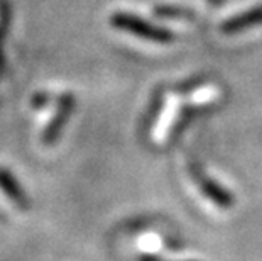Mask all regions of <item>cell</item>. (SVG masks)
<instances>
[{
	"instance_id": "obj_1",
	"label": "cell",
	"mask_w": 262,
	"mask_h": 261,
	"mask_svg": "<svg viewBox=\"0 0 262 261\" xmlns=\"http://www.w3.org/2000/svg\"><path fill=\"white\" fill-rule=\"evenodd\" d=\"M110 24H112L115 29L127 31L134 36L142 37V39H149V41H156V43H171L174 39V36H172L168 29L156 27L150 24V22H146V21L139 19L137 15L127 14V12L112 14Z\"/></svg>"
},
{
	"instance_id": "obj_2",
	"label": "cell",
	"mask_w": 262,
	"mask_h": 261,
	"mask_svg": "<svg viewBox=\"0 0 262 261\" xmlns=\"http://www.w3.org/2000/svg\"><path fill=\"white\" fill-rule=\"evenodd\" d=\"M73 109H75V95L71 92H64L63 95L58 98L56 112H54V115L51 117V121L48 122L46 129L42 132V144L51 146V144L58 141L61 131L64 129Z\"/></svg>"
},
{
	"instance_id": "obj_3",
	"label": "cell",
	"mask_w": 262,
	"mask_h": 261,
	"mask_svg": "<svg viewBox=\"0 0 262 261\" xmlns=\"http://www.w3.org/2000/svg\"><path fill=\"white\" fill-rule=\"evenodd\" d=\"M189 175H191V178L194 180V183L198 185V188H202V192L205 193L206 197L210 198V200H213L219 207H230L233 204L230 193L225 192L224 188L220 185H216L213 180H210L208 176H205L202 171L198 168H189Z\"/></svg>"
},
{
	"instance_id": "obj_4",
	"label": "cell",
	"mask_w": 262,
	"mask_h": 261,
	"mask_svg": "<svg viewBox=\"0 0 262 261\" xmlns=\"http://www.w3.org/2000/svg\"><path fill=\"white\" fill-rule=\"evenodd\" d=\"M0 190L19 210L29 209V198H27L26 192L22 190V187L19 185L17 178L12 175V171H9L4 166H0Z\"/></svg>"
},
{
	"instance_id": "obj_5",
	"label": "cell",
	"mask_w": 262,
	"mask_h": 261,
	"mask_svg": "<svg viewBox=\"0 0 262 261\" xmlns=\"http://www.w3.org/2000/svg\"><path fill=\"white\" fill-rule=\"evenodd\" d=\"M262 24V7L257 9H252V10H247L237 17L230 19L228 22H225L222 26V32L225 34H233L237 31H242V29H247V27H252V26H259Z\"/></svg>"
},
{
	"instance_id": "obj_6",
	"label": "cell",
	"mask_w": 262,
	"mask_h": 261,
	"mask_svg": "<svg viewBox=\"0 0 262 261\" xmlns=\"http://www.w3.org/2000/svg\"><path fill=\"white\" fill-rule=\"evenodd\" d=\"M44 98H46V95H44V93H39V95H36L34 98H32V105H34V107H42V105L46 104Z\"/></svg>"
},
{
	"instance_id": "obj_7",
	"label": "cell",
	"mask_w": 262,
	"mask_h": 261,
	"mask_svg": "<svg viewBox=\"0 0 262 261\" xmlns=\"http://www.w3.org/2000/svg\"><path fill=\"white\" fill-rule=\"evenodd\" d=\"M208 4H211V5H216V4H220V0H208Z\"/></svg>"
}]
</instances>
